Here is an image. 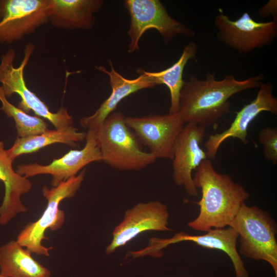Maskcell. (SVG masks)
<instances>
[{
	"label": "cell",
	"instance_id": "obj_3",
	"mask_svg": "<svg viewBox=\"0 0 277 277\" xmlns=\"http://www.w3.org/2000/svg\"><path fill=\"white\" fill-rule=\"evenodd\" d=\"M102 161L121 171H139L153 164L156 159L143 151L121 112L111 113L96 130Z\"/></svg>",
	"mask_w": 277,
	"mask_h": 277
},
{
	"label": "cell",
	"instance_id": "obj_13",
	"mask_svg": "<svg viewBox=\"0 0 277 277\" xmlns=\"http://www.w3.org/2000/svg\"><path fill=\"white\" fill-rule=\"evenodd\" d=\"M206 128L188 123L184 126L174 145L172 177L175 184L183 186L190 196L196 197L198 191L195 186L192 171L208 159L206 151L201 147L205 135Z\"/></svg>",
	"mask_w": 277,
	"mask_h": 277
},
{
	"label": "cell",
	"instance_id": "obj_18",
	"mask_svg": "<svg viewBox=\"0 0 277 277\" xmlns=\"http://www.w3.org/2000/svg\"><path fill=\"white\" fill-rule=\"evenodd\" d=\"M102 0H49V21L56 28L90 29L95 23L94 13L103 4Z\"/></svg>",
	"mask_w": 277,
	"mask_h": 277
},
{
	"label": "cell",
	"instance_id": "obj_2",
	"mask_svg": "<svg viewBox=\"0 0 277 277\" xmlns=\"http://www.w3.org/2000/svg\"><path fill=\"white\" fill-rule=\"evenodd\" d=\"M195 171L193 183L197 189H201L202 196L196 202L199 213L188 226L204 232L229 226L250 194L228 174L217 172L208 159Z\"/></svg>",
	"mask_w": 277,
	"mask_h": 277
},
{
	"label": "cell",
	"instance_id": "obj_17",
	"mask_svg": "<svg viewBox=\"0 0 277 277\" xmlns=\"http://www.w3.org/2000/svg\"><path fill=\"white\" fill-rule=\"evenodd\" d=\"M202 235H190L179 233L168 239H159L158 243L163 249L170 244L183 241H190L201 247L223 251L230 259L233 264L236 277H249L236 249L239 234L231 227L227 228L212 229Z\"/></svg>",
	"mask_w": 277,
	"mask_h": 277
},
{
	"label": "cell",
	"instance_id": "obj_14",
	"mask_svg": "<svg viewBox=\"0 0 277 277\" xmlns=\"http://www.w3.org/2000/svg\"><path fill=\"white\" fill-rule=\"evenodd\" d=\"M259 88L255 98L236 112L228 128L209 136L205 144L208 159L214 160L222 143L230 137L238 138L244 144H247L248 128L262 112L277 114V98L273 94L272 84L270 82L262 83Z\"/></svg>",
	"mask_w": 277,
	"mask_h": 277
},
{
	"label": "cell",
	"instance_id": "obj_5",
	"mask_svg": "<svg viewBox=\"0 0 277 277\" xmlns=\"http://www.w3.org/2000/svg\"><path fill=\"white\" fill-rule=\"evenodd\" d=\"M35 49L31 43L26 44L24 58L18 67L13 65L16 57L15 51L9 49L1 57L0 85L7 98L17 94L21 98L17 107L28 113L33 111L36 116L45 118L55 129H61L72 126V116L67 110L61 108L56 112L50 111L46 104L27 86L24 78V70Z\"/></svg>",
	"mask_w": 277,
	"mask_h": 277
},
{
	"label": "cell",
	"instance_id": "obj_15",
	"mask_svg": "<svg viewBox=\"0 0 277 277\" xmlns=\"http://www.w3.org/2000/svg\"><path fill=\"white\" fill-rule=\"evenodd\" d=\"M109 64L110 71L102 66L96 67V69L109 76L112 91L93 114L81 119V126L88 130H96L124 98L142 89L155 86L151 78L146 74L142 69L138 68L137 70L139 76L130 80L125 78L116 71L111 60H109Z\"/></svg>",
	"mask_w": 277,
	"mask_h": 277
},
{
	"label": "cell",
	"instance_id": "obj_23",
	"mask_svg": "<svg viewBox=\"0 0 277 277\" xmlns=\"http://www.w3.org/2000/svg\"><path fill=\"white\" fill-rule=\"evenodd\" d=\"M263 147L265 158L273 165L277 163V129L267 127L262 129L258 136Z\"/></svg>",
	"mask_w": 277,
	"mask_h": 277
},
{
	"label": "cell",
	"instance_id": "obj_25",
	"mask_svg": "<svg viewBox=\"0 0 277 277\" xmlns=\"http://www.w3.org/2000/svg\"><path fill=\"white\" fill-rule=\"evenodd\" d=\"M0 277H6V276H3V275L0 274Z\"/></svg>",
	"mask_w": 277,
	"mask_h": 277
},
{
	"label": "cell",
	"instance_id": "obj_10",
	"mask_svg": "<svg viewBox=\"0 0 277 277\" xmlns=\"http://www.w3.org/2000/svg\"><path fill=\"white\" fill-rule=\"evenodd\" d=\"M49 0H0V43L21 40L49 22Z\"/></svg>",
	"mask_w": 277,
	"mask_h": 277
},
{
	"label": "cell",
	"instance_id": "obj_9",
	"mask_svg": "<svg viewBox=\"0 0 277 277\" xmlns=\"http://www.w3.org/2000/svg\"><path fill=\"white\" fill-rule=\"evenodd\" d=\"M125 123L156 159H173L174 143L185 124L177 113L127 116Z\"/></svg>",
	"mask_w": 277,
	"mask_h": 277
},
{
	"label": "cell",
	"instance_id": "obj_22",
	"mask_svg": "<svg viewBox=\"0 0 277 277\" xmlns=\"http://www.w3.org/2000/svg\"><path fill=\"white\" fill-rule=\"evenodd\" d=\"M0 110L15 122L18 137L23 138L36 135L48 129V124L42 118L32 116L10 103L0 85Z\"/></svg>",
	"mask_w": 277,
	"mask_h": 277
},
{
	"label": "cell",
	"instance_id": "obj_20",
	"mask_svg": "<svg viewBox=\"0 0 277 277\" xmlns=\"http://www.w3.org/2000/svg\"><path fill=\"white\" fill-rule=\"evenodd\" d=\"M86 134V132L79 131L72 125L55 130L47 129L38 134L17 137L13 146L7 150V152L9 157L14 161L18 156L36 152L54 144H63L75 147L85 140Z\"/></svg>",
	"mask_w": 277,
	"mask_h": 277
},
{
	"label": "cell",
	"instance_id": "obj_4",
	"mask_svg": "<svg viewBox=\"0 0 277 277\" xmlns=\"http://www.w3.org/2000/svg\"><path fill=\"white\" fill-rule=\"evenodd\" d=\"M229 226L239 234V253L250 259L268 262L277 277V230L271 215L244 203Z\"/></svg>",
	"mask_w": 277,
	"mask_h": 277
},
{
	"label": "cell",
	"instance_id": "obj_1",
	"mask_svg": "<svg viewBox=\"0 0 277 277\" xmlns=\"http://www.w3.org/2000/svg\"><path fill=\"white\" fill-rule=\"evenodd\" d=\"M265 78L263 74L238 80L233 75L216 80L208 72L205 80L194 75L185 81L182 88L178 114L184 123H194L206 128L230 110L229 98L241 91L259 88Z\"/></svg>",
	"mask_w": 277,
	"mask_h": 277
},
{
	"label": "cell",
	"instance_id": "obj_21",
	"mask_svg": "<svg viewBox=\"0 0 277 277\" xmlns=\"http://www.w3.org/2000/svg\"><path fill=\"white\" fill-rule=\"evenodd\" d=\"M197 51V44L191 42L184 47L178 61L171 66L159 72L144 71L155 86L163 84L169 89L170 94L169 113H176L179 111L180 93L185 82L183 80L184 69L189 60L195 58Z\"/></svg>",
	"mask_w": 277,
	"mask_h": 277
},
{
	"label": "cell",
	"instance_id": "obj_12",
	"mask_svg": "<svg viewBox=\"0 0 277 277\" xmlns=\"http://www.w3.org/2000/svg\"><path fill=\"white\" fill-rule=\"evenodd\" d=\"M86 133V144L82 149H71L61 157L54 159L47 165L36 163L18 165L15 171L27 178L41 174H50L52 177V187H56L61 182L76 176L87 165L102 161L96 138V130L88 129Z\"/></svg>",
	"mask_w": 277,
	"mask_h": 277
},
{
	"label": "cell",
	"instance_id": "obj_11",
	"mask_svg": "<svg viewBox=\"0 0 277 277\" xmlns=\"http://www.w3.org/2000/svg\"><path fill=\"white\" fill-rule=\"evenodd\" d=\"M169 216L167 206L159 201L135 205L126 211L123 221L113 229L106 253L112 254L145 231H171L168 227Z\"/></svg>",
	"mask_w": 277,
	"mask_h": 277
},
{
	"label": "cell",
	"instance_id": "obj_8",
	"mask_svg": "<svg viewBox=\"0 0 277 277\" xmlns=\"http://www.w3.org/2000/svg\"><path fill=\"white\" fill-rule=\"evenodd\" d=\"M214 24L218 30L217 39L240 54L270 45L277 36L276 22H256L247 12L235 21L221 12Z\"/></svg>",
	"mask_w": 277,
	"mask_h": 277
},
{
	"label": "cell",
	"instance_id": "obj_16",
	"mask_svg": "<svg viewBox=\"0 0 277 277\" xmlns=\"http://www.w3.org/2000/svg\"><path fill=\"white\" fill-rule=\"evenodd\" d=\"M12 160L0 141V181L4 184L5 193L0 206V225L9 223L18 214L27 211L21 196L28 193L32 184L28 178L18 174L13 168Z\"/></svg>",
	"mask_w": 277,
	"mask_h": 277
},
{
	"label": "cell",
	"instance_id": "obj_24",
	"mask_svg": "<svg viewBox=\"0 0 277 277\" xmlns=\"http://www.w3.org/2000/svg\"><path fill=\"white\" fill-rule=\"evenodd\" d=\"M259 15L262 17H266L271 15L274 20L276 22L277 19V1L270 0L262 6L259 10Z\"/></svg>",
	"mask_w": 277,
	"mask_h": 277
},
{
	"label": "cell",
	"instance_id": "obj_7",
	"mask_svg": "<svg viewBox=\"0 0 277 277\" xmlns=\"http://www.w3.org/2000/svg\"><path fill=\"white\" fill-rule=\"evenodd\" d=\"M124 4L130 17L129 52L139 49L141 36L150 29L156 30L165 43L177 35L188 37L195 35L193 30L171 17L159 0H126Z\"/></svg>",
	"mask_w": 277,
	"mask_h": 277
},
{
	"label": "cell",
	"instance_id": "obj_19",
	"mask_svg": "<svg viewBox=\"0 0 277 277\" xmlns=\"http://www.w3.org/2000/svg\"><path fill=\"white\" fill-rule=\"evenodd\" d=\"M16 241L0 246V274L6 277H50V270Z\"/></svg>",
	"mask_w": 277,
	"mask_h": 277
},
{
	"label": "cell",
	"instance_id": "obj_6",
	"mask_svg": "<svg viewBox=\"0 0 277 277\" xmlns=\"http://www.w3.org/2000/svg\"><path fill=\"white\" fill-rule=\"evenodd\" d=\"M86 174V169L76 176L61 182L51 188L44 186L42 193L47 202L46 208L36 221L27 224L19 232L16 241L32 253L49 256V250L42 244L47 239L45 233L47 229L56 231L61 228L65 222V213L60 209V203L65 199L73 197L81 186Z\"/></svg>",
	"mask_w": 277,
	"mask_h": 277
}]
</instances>
